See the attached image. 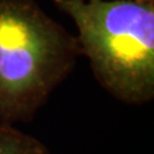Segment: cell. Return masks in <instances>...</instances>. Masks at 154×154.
Masks as SVG:
<instances>
[{
    "label": "cell",
    "instance_id": "cell-2",
    "mask_svg": "<svg viewBox=\"0 0 154 154\" xmlns=\"http://www.w3.org/2000/svg\"><path fill=\"white\" fill-rule=\"evenodd\" d=\"M78 29L81 55L114 98L145 104L154 98V2L53 0Z\"/></svg>",
    "mask_w": 154,
    "mask_h": 154
},
{
    "label": "cell",
    "instance_id": "cell-3",
    "mask_svg": "<svg viewBox=\"0 0 154 154\" xmlns=\"http://www.w3.org/2000/svg\"><path fill=\"white\" fill-rule=\"evenodd\" d=\"M0 154H50L44 143L9 125L0 122Z\"/></svg>",
    "mask_w": 154,
    "mask_h": 154
},
{
    "label": "cell",
    "instance_id": "cell-4",
    "mask_svg": "<svg viewBox=\"0 0 154 154\" xmlns=\"http://www.w3.org/2000/svg\"><path fill=\"white\" fill-rule=\"evenodd\" d=\"M132 1H138V2H154V0H132Z\"/></svg>",
    "mask_w": 154,
    "mask_h": 154
},
{
    "label": "cell",
    "instance_id": "cell-1",
    "mask_svg": "<svg viewBox=\"0 0 154 154\" xmlns=\"http://www.w3.org/2000/svg\"><path fill=\"white\" fill-rule=\"evenodd\" d=\"M80 56L77 37L34 0H0V122L32 120Z\"/></svg>",
    "mask_w": 154,
    "mask_h": 154
}]
</instances>
